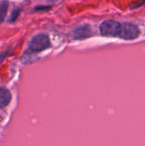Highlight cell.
I'll list each match as a JSON object with an SVG mask.
<instances>
[{
    "label": "cell",
    "instance_id": "cell-7",
    "mask_svg": "<svg viewBox=\"0 0 145 146\" xmlns=\"http://www.w3.org/2000/svg\"><path fill=\"white\" fill-rule=\"evenodd\" d=\"M20 12H21V9H18L13 10V12L11 13V15H10V18H9V22H14L18 18V16L20 15Z\"/></svg>",
    "mask_w": 145,
    "mask_h": 146
},
{
    "label": "cell",
    "instance_id": "cell-6",
    "mask_svg": "<svg viewBox=\"0 0 145 146\" xmlns=\"http://www.w3.org/2000/svg\"><path fill=\"white\" fill-rule=\"evenodd\" d=\"M8 8H9V2L7 0H3L0 3V24L4 21V18L8 11Z\"/></svg>",
    "mask_w": 145,
    "mask_h": 146
},
{
    "label": "cell",
    "instance_id": "cell-9",
    "mask_svg": "<svg viewBox=\"0 0 145 146\" xmlns=\"http://www.w3.org/2000/svg\"><path fill=\"white\" fill-rule=\"evenodd\" d=\"M8 53H9V51H6V52L3 53L2 55H0V63H1L3 61H4V59L6 58V56H7Z\"/></svg>",
    "mask_w": 145,
    "mask_h": 146
},
{
    "label": "cell",
    "instance_id": "cell-2",
    "mask_svg": "<svg viewBox=\"0 0 145 146\" xmlns=\"http://www.w3.org/2000/svg\"><path fill=\"white\" fill-rule=\"evenodd\" d=\"M122 24L116 21L107 20L100 25V32L102 35L106 37H116L120 36L121 32Z\"/></svg>",
    "mask_w": 145,
    "mask_h": 146
},
{
    "label": "cell",
    "instance_id": "cell-4",
    "mask_svg": "<svg viewBox=\"0 0 145 146\" xmlns=\"http://www.w3.org/2000/svg\"><path fill=\"white\" fill-rule=\"evenodd\" d=\"M72 34H73V38L75 39H84L92 35V30H91V26L83 25L75 28L73 31Z\"/></svg>",
    "mask_w": 145,
    "mask_h": 146
},
{
    "label": "cell",
    "instance_id": "cell-3",
    "mask_svg": "<svg viewBox=\"0 0 145 146\" xmlns=\"http://www.w3.org/2000/svg\"><path fill=\"white\" fill-rule=\"evenodd\" d=\"M138 35L139 29L136 25L132 23H124L122 24L121 32L119 37L126 40H132L137 38Z\"/></svg>",
    "mask_w": 145,
    "mask_h": 146
},
{
    "label": "cell",
    "instance_id": "cell-8",
    "mask_svg": "<svg viewBox=\"0 0 145 146\" xmlns=\"http://www.w3.org/2000/svg\"><path fill=\"white\" fill-rule=\"evenodd\" d=\"M50 9V6H44V5H39V6H37L34 9L36 11H41V10H49Z\"/></svg>",
    "mask_w": 145,
    "mask_h": 146
},
{
    "label": "cell",
    "instance_id": "cell-5",
    "mask_svg": "<svg viewBox=\"0 0 145 146\" xmlns=\"http://www.w3.org/2000/svg\"><path fill=\"white\" fill-rule=\"evenodd\" d=\"M11 101V93L4 88H0V108L6 107Z\"/></svg>",
    "mask_w": 145,
    "mask_h": 146
},
{
    "label": "cell",
    "instance_id": "cell-1",
    "mask_svg": "<svg viewBox=\"0 0 145 146\" xmlns=\"http://www.w3.org/2000/svg\"><path fill=\"white\" fill-rule=\"evenodd\" d=\"M50 45V41L49 37L46 34L39 33L32 37L28 44L27 52L29 53H37L42 50H46Z\"/></svg>",
    "mask_w": 145,
    "mask_h": 146
},
{
    "label": "cell",
    "instance_id": "cell-10",
    "mask_svg": "<svg viewBox=\"0 0 145 146\" xmlns=\"http://www.w3.org/2000/svg\"><path fill=\"white\" fill-rule=\"evenodd\" d=\"M49 2H51V3H60L62 0H48Z\"/></svg>",
    "mask_w": 145,
    "mask_h": 146
}]
</instances>
